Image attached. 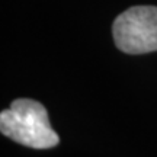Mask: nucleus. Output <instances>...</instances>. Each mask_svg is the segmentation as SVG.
<instances>
[{
  "mask_svg": "<svg viewBox=\"0 0 157 157\" xmlns=\"http://www.w3.org/2000/svg\"><path fill=\"white\" fill-rule=\"evenodd\" d=\"M113 41L122 52L157 51V6H132L113 21Z\"/></svg>",
  "mask_w": 157,
  "mask_h": 157,
  "instance_id": "obj_2",
  "label": "nucleus"
},
{
  "mask_svg": "<svg viewBox=\"0 0 157 157\" xmlns=\"http://www.w3.org/2000/svg\"><path fill=\"white\" fill-rule=\"evenodd\" d=\"M0 131L7 138L36 150L52 148L60 143L45 106L34 99H16L2 111Z\"/></svg>",
  "mask_w": 157,
  "mask_h": 157,
  "instance_id": "obj_1",
  "label": "nucleus"
}]
</instances>
